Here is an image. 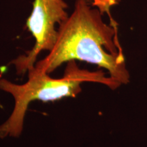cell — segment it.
I'll use <instances>...</instances> for the list:
<instances>
[{"label":"cell","instance_id":"2","mask_svg":"<svg viewBox=\"0 0 147 147\" xmlns=\"http://www.w3.org/2000/svg\"><path fill=\"white\" fill-rule=\"evenodd\" d=\"M66 63L63 76L60 78H51L49 74L35 66L27 71L28 79L23 84L0 78V90L10 94L14 102L8 118L0 125V139L21 136L28 107L34 101L49 102L76 97L81 93L82 84L85 82L100 83L113 90L120 87L102 70L91 71L81 69L76 61Z\"/></svg>","mask_w":147,"mask_h":147},{"label":"cell","instance_id":"1","mask_svg":"<svg viewBox=\"0 0 147 147\" xmlns=\"http://www.w3.org/2000/svg\"><path fill=\"white\" fill-rule=\"evenodd\" d=\"M70 61H81L106 69L120 86L129 82L117 27L106 24L102 12L92 8L89 0H76L72 12L59 25L54 47L35 67L50 74Z\"/></svg>","mask_w":147,"mask_h":147},{"label":"cell","instance_id":"3","mask_svg":"<svg viewBox=\"0 0 147 147\" xmlns=\"http://www.w3.org/2000/svg\"><path fill=\"white\" fill-rule=\"evenodd\" d=\"M67 7L64 0H34L26 27L34 37L35 44L26 54L19 55L10 62L16 74L23 76L34 67L40 53L49 52L53 49L58 34L56 25H59L69 16L66 12Z\"/></svg>","mask_w":147,"mask_h":147}]
</instances>
